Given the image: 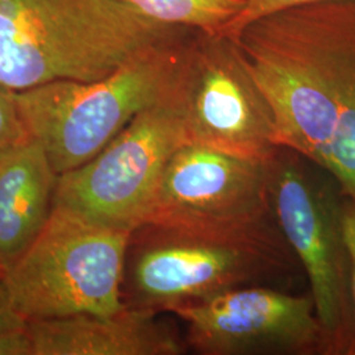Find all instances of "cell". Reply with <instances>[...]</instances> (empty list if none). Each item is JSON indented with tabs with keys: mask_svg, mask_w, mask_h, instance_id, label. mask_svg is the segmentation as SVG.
Returning a JSON list of instances; mask_svg holds the SVG:
<instances>
[{
	"mask_svg": "<svg viewBox=\"0 0 355 355\" xmlns=\"http://www.w3.org/2000/svg\"><path fill=\"white\" fill-rule=\"evenodd\" d=\"M355 29V1L271 13L230 37L274 117L279 148L327 171Z\"/></svg>",
	"mask_w": 355,
	"mask_h": 355,
	"instance_id": "1",
	"label": "cell"
},
{
	"mask_svg": "<svg viewBox=\"0 0 355 355\" xmlns=\"http://www.w3.org/2000/svg\"><path fill=\"white\" fill-rule=\"evenodd\" d=\"M180 29L120 0H0V86L99 80Z\"/></svg>",
	"mask_w": 355,
	"mask_h": 355,
	"instance_id": "2",
	"label": "cell"
},
{
	"mask_svg": "<svg viewBox=\"0 0 355 355\" xmlns=\"http://www.w3.org/2000/svg\"><path fill=\"white\" fill-rule=\"evenodd\" d=\"M184 40L144 51L94 82L54 80L13 92L31 140L60 175L89 162L141 111L162 101L182 64Z\"/></svg>",
	"mask_w": 355,
	"mask_h": 355,
	"instance_id": "3",
	"label": "cell"
},
{
	"mask_svg": "<svg viewBox=\"0 0 355 355\" xmlns=\"http://www.w3.org/2000/svg\"><path fill=\"white\" fill-rule=\"evenodd\" d=\"M132 234L53 204L37 237L4 271L13 308L28 322L120 312Z\"/></svg>",
	"mask_w": 355,
	"mask_h": 355,
	"instance_id": "4",
	"label": "cell"
},
{
	"mask_svg": "<svg viewBox=\"0 0 355 355\" xmlns=\"http://www.w3.org/2000/svg\"><path fill=\"white\" fill-rule=\"evenodd\" d=\"M274 216L304 266L327 354L355 355L352 262L343 236V192L328 171L287 148L268 161Z\"/></svg>",
	"mask_w": 355,
	"mask_h": 355,
	"instance_id": "5",
	"label": "cell"
},
{
	"mask_svg": "<svg viewBox=\"0 0 355 355\" xmlns=\"http://www.w3.org/2000/svg\"><path fill=\"white\" fill-rule=\"evenodd\" d=\"M271 218L267 162L183 144L166 164L144 225L215 237H272L280 230L268 225Z\"/></svg>",
	"mask_w": 355,
	"mask_h": 355,
	"instance_id": "6",
	"label": "cell"
},
{
	"mask_svg": "<svg viewBox=\"0 0 355 355\" xmlns=\"http://www.w3.org/2000/svg\"><path fill=\"white\" fill-rule=\"evenodd\" d=\"M183 144L173 85L89 162L60 174L53 204L103 227L135 233L145 223L167 161Z\"/></svg>",
	"mask_w": 355,
	"mask_h": 355,
	"instance_id": "7",
	"label": "cell"
},
{
	"mask_svg": "<svg viewBox=\"0 0 355 355\" xmlns=\"http://www.w3.org/2000/svg\"><path fill=\"white\" fill-rule=\"evenodd\" d=\"M174 96L184 144L259 162L278 152L270 107L228 37L187 42Z\"/></svg>",
	"mask_w": 355,
	"mask_h": 355,
	"instance_id": "8",
	"label": "cell"
},
{
	"mask_svg": "<svg viewBox=\"0 0 355 355\" xmlns=\"http://www.w3.org/2000/svg\"><path fill=\"white\" fill-rule=\"evenodd\" d=\"M129 265L130 306L175 312L239 288L275 266L282 255L272 237H215L144 225Z\"/></svg>",
	"mask_w": 355,
	"mask_h": 355,
	"instance_id": "9",
	"label": "cell"
},
{
	"mask_svg": "<svg viewBox=\"0 0 355 355\" xmlns=\"http://www.w3.org/2000/svg\"><path fill=\"white\" fill-rule=\"evenodd\" d=\"M174 315L186 322L187 343L199 354L328 355L311 293L239 287Z\"/></svg>",
	"mask_w": 355,
	"mask_h": 355,
	"instance_id": "10",
	"label": "cell"
},
{
	"mask_svg": "<svg viewBox=\"0 0 355 355\" xmlns=\"http://www.w3.org/2000/svg\"><path fill=\"white\" fill-rule=\"evenodd\" d=\"M157 312L125 304L110 316L29 321L33 355H179L183 340Z\"/></svg>",
	"mask_w": 355,
	"mask_h": 355,
	"instance_id": "11",
	"label": "cell"
},
{
	"mask_svg": "<svg viewBox=\"0 0 355 355\" xmlns=\"http://www.w3.org/2000/svg\"><path fill=\"white\" fill-rule=\"evenodd\" d=\"M57 177L36 141L0 157V271L11 266L44 228Z\"/></svg>",
	"mask_w": 355,
	"mask_h": 355,
	"instance_id": "12",
	"label": "cell"
},
{
	"mask_svg": "<svg viewBox=\"0 0 355 355\" xmlns=\"http://www.w3.org/2000/svg\"><path fill=\"white\" fill-rule=\"evenodd\" d=\"M155 21L220 35L243 8V0H120Z\"/></svg>",
	"mask_w": 355,
	"mask_h": 355,
	"instance_id": "13",
	"label": "cell"
},
{
	"mask_svg": "<svg viewBox=\"0 0 355 355\" xmlns=\"http://www.w3.org/2000/svg\"><path fill=\"white\" fill-rule=\"evenodd\" d=\"M327 171L345 195L355 198V31L343 78L340 119Z\"/></svg>",
	"mask_w": 355,
	"mask_h": 355,
	"instance_id": "14",
	"label": "cell"
},
{
	"mask_svg": "<svg viewBox=\"0 0 355 355\" xmlns=\"http://www.w3.org/2000/svg\"><path fill=\"white\" fill-rule=\"evenodd\" d=\"M331 1H355V0H243V8L232 19L220 32V36L234 37L245 26L271 13L279 12L295 7H303Z\"/></svg>",
	"mask_w": 355,
	"mask_h": 355,
	"instance_id": "15",
	"label": "cell"
},
{
	"mask_svg": "<svg viewBox=\"0 0 355 355\" xmlns=\"http://www.w3.org/2000/svg\"><path fill=\"white\" fill-rule=\"evenodd\" d=\"M31 140L13 99V91L0 86V157Z\"/></svg>",
	"mask_w": 355,
	"mask_h": 355,
	"instance_id": "16",
	"label": "cell"
},
{
	"mask_svg": "<svg viewBox=\"0 0 355 355\" xmlns=\"http://www.w3.org/2000/svg\"><path fill=\"white\" fill-rule=\"evenodd\" d=\"M0 355H33V341L28 324L0 331Z\"/></svg>",
	"mask_w": 355,
	"mask_h": 355,
	"instance_id": "17",
	"label": "cell"
},
{
	"mask_svg": "<svg viewBox=\"0 0 355 355\" xmlns=\"http://www.w3.org/2000/svg\"><path fill=\"white\" fill-rule=\"evenodd\" d=\"M341 220H343V236L352 262V286L355 305V198L345 195L341 204Z\"/></svg>",
	"mask_w": 355,
	"mask_h": 355,
	"instance_id": "18",
	"label": "cell"
},
{
	"mask_svg": "<svg viewBox=\"0 0 355 355\" xmlns=\"http://www.w3.org/2000/svg\"><path fill=\"white\" fill-rule=\"evenodd\" d=\"M26 324L28 321L26 318L13 308L4 283V272L0 271V331L17 327H26Z\"/></svg>",
	"mask_w": 355,
	"mask_h": 355,
	"instance_id": "19",
	"label": "cell"
}]
</instances>
